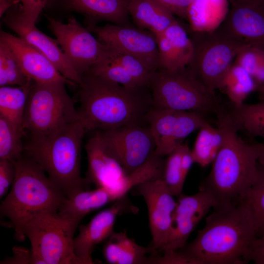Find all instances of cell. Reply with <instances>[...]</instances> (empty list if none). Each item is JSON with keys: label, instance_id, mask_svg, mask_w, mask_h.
<instances>
[{"label": "cell", "instance_id": "obj_9", "mask_svg": "<svg viewBox=\"0 0 264 264\" xmlns=\"http://www.w3.org/2000/svg\"><path fill=\"white\" fill-rule=\"evenodd\" d=\"M190 37L194 52L187 67L208 89L215 93L245 44L229 37L218 28L193 32Z\"/></svg>", "mask_w": 264, "mask_h": 264}, {"label": "cell", "instance_id": "obj_42", "mask_svg": "<svg viewBox=\"0 0 264 264\" xmlns=\"http://www.w3.org/2000/svg\"><path fill=\"white\" fill-rule=\"evenodd\" d=\"M49 0H32L30 10L24 19L29 23L35 24L41 12L46 6Z\"/></svg>", "mask_w": 264, "mask_h": 264}, {"label": "cell", "instance_id": "obj_37", "mask_svg": "<svg viewBox=\"0 0 264 264\" xmlns=\"http://www.w3.org/2000/svg\"><path fill=\"white\" fill-rule=\"evenodd\" d=\"M108 47V55L110 57L124 67L141 86H148L154 71L151 70L133 56L113 48Z\"/></svg>", "mask_w": 264, "mask_h": 264}, {"label": "cell", "instance_id": "obj_1", "mask_svg": "<svg viewBox=\"0 0 264 264\" xmlns=\"http://www.w3.org/2000/svg\"><path fill=\"white\" fill-rule=\"evenodd\" d=\"M79 120L86 132L112 130L145 122L153 106L148 87H129L91 74L78 86Z\"/></svg>", "mask_w": 264, "mask_h": 264}, {"label": "cell", "instance_id": "obj_8", "mask_svg": "<svg viewBox=\"0 0 264 264\" xmlns=\"http://www.w3.org/2000/svg\"><path fill=\"white\" fill-rule=\"evenodd\" d=\"M77 226L57 213L32 218L22 229L31 244V264H80L73 248Z\"/></svg>", "mask_w": 264, "mask_h": 264}, {"label": "cell", "instance_id": "obj_15", "mask_svg": "<svg viewBox=\"0 0 264 264\" xmlns=\"http://www.w3.org/2000/svg\"><path fill=\"white\" fill-rule=\"evenodd\" d=\"M22 11L20 4L10 8L4 14V23L20 38L44 54L65 78L78 86L82 77L66 58L57 40L40 31L35 24L28 23L23 18Z\"/></svg>", "mask_w": 264, "mask_h": 264}, {"label": "cell", "instance_id": "obj_47", "mask_svg": "<svg viewBox=\"0 0 264 264\" xmlns=\"http://www.w3.org/2000/svg\"><path fill=\"white\" fill-rule=\"evenodd\" d=\"M260 153L258 162L261 165L264 166V143H260Z\"/></svg>", "mask_w": 264, "mask_h": 264}, {"label": "cell", "instance_id": "obj_40", "mask_svg": "<svg viewBox=\"0 0 264 264\" xmlns=\"http://www.w3.org/2000/svg\"><path fill=\"white\" fill-rule=\"evenodd\" d=\"M247 260L256 264H264V236L256 237L249 249Z\"/></svg>", "mask_w": 264, "mask_h": 264}, {"label": "cell", "instance_id": "obj_14", "mask_svg": "<svg viewBox=\"0 0 264 264\" xmlns=\"http://www.w3.org/2000/svg\"><path fill=\"white\" fill-rule=\"evenodd\" d=\"M135 187L147 207L152 237L151 254H158L168 240L177 201L161 178L145 181Z\"/></svg>", "mask_w": 264, "mask_h": 264}, {"label": "cell", "instance_id": "obj_39", "mask_svg": "<svg viewBox=\"0 0 264 264\" xmlns=\"http://www.w3.org/2000/svg\"><path fill=\"white\" fill-rule=\"evenodd\" d=\"M174 15L182 19L189 18L190 9L196 0H153Z\"/></svg>", "mask_w": 264, "mask_h": 264}, {"label": "cell", "instance_id": "obj_21", "mask_svg": "<svg viewBox=\"0 0 264 264\" xmlns=\"http://www.w3.org/2000/svg\"><path fill=\"white\" fill-rule=\"evenodd\" d=\"M130 0H49L46 5L65 12L84 15L88 25L97 22L108 21L113 24L131 26L128 5Z\"/></svg>", "mask_w": 264, "mask_h": 264}, {"label": "cell", "instance_id": "obj_45", "mask_svg": "<svg viewBox=\"0 0 264 264\" xmlns=\"http://www.w3.org/2000/svg\"><path fill=\"white\" fill-rule=\"evenodd\" d=\"M21 0H2L0 1V17H1L10 8L18 4Z\"/></svg>", "mask_w": 264, "mask_h": 264}, {"label": "cell", "instance_id": "obj_4", "mask_svg": "<svg viewBox=\"0 0 264 264\" xmlns=\"http://www.w3.org/2000/svg\"><path fill=\"white\" fill-rule=\"evenodd\" d=\"M86 131L78 120L49 133L30 135L25 154L45 172L67 198L89 184L80 173L83 139Z\"/></svg>", "mask_w": 264, "mask_h": 264}, {"label": "cell", "instance_id": "obj_25", "mask_svg": "<svg viewBox=\"0 0 264 264\" xmlns=\"http://www.w3.org/2000/svg\"><path fill=\"white\" fill-rule=\"evenodd\" d=\"M128 11L137 28L155 36L176 20L173 13L153 0H130Z\"/></svg>", "mask_w": 264, "mask_h": 264}, {"label": "cell", "instance_id": "obj_34", "mask_svg": "<svg viewBox=\"0 0 264 264\" xmlns=\"http://www.w3.org/2000/svg\"><path fill=\"white\" fill-rule=\"evenodd\" d=\"M88 71L94 75L126 87H142L124 67L110 57L108 52L104 58L93 65Z\"/></svg>", "mask_w": 264, "mask_h": 264}, {"label": "cell", "instance_id": "obj_33", "mask_svg": "<svg viewBox=\"0 0 264 264\" xmlns=\"http://www.w3.org/2000/svg\"><path fill=\"white\" fill-rule=\"evenodd\" d=\"M234 63L243 67L258 86L264 83V48L245 44L237 54Z\"/></svg>", "mask_w": 264, "mask_h": 264}, {"label": "cell", "instance_id": "obj_10", "mask_svg": "<svg viewBox=\"0 0 264 264\" xmlns=\"http://www.w3.org/2000/svg\"><path fill=\"white\" fill-rule=\"evenodd\" d=\"M49 28L56 37L66 58L82 77L108 54V46L96 39L73 17L66 23L47 17Z\"/></svg>", "mask_w": 264, "mask_h": 264}, {"label": "cell", "instance_id": "obj_32", "mask_svg": "<svg viewBox=\"0 0 264 264\" xmlns=\"http://www.w3.org/2000/svg\"><path fill=\"white\" fill-rule=\"evenodd\" d=\"M30 80L11 50L0 41V86H22Z\"/></svg>", "mask_w": 264, "mask_h": 264}, {"label": "cell", "instance_id": "obj_5", "mask_svg": "<svg viewBox=\"0 0 264 264\" xmlns=\"http://www.w3.org/2000/svg\"><path fill=\"white\" fill-rule=\"evenodd\" d=\"M14 162L15 177L1 203L0 213L8 220L16 239L22 242L23 226L39 214L57 213L66 197L30 156L23 154Z\"/></svg>", "mask_w": 264, "mask_h": 264}, {"label": "cell", "instance_id": "obj_3", "mask_svg": "<svg viewBox=\"0 0 264 264\" xmlns=\"http://www.w3.org/2000/svg\"><path fill=\"white\" fill-rule=\"evenodd\" d=\"M257 237L253 218L245 199L214 209L196 238L179 251L191 264H243L248 262Z\"/></svg>", "mask_w": 264, "mask_h": 264}, {"label": "cell", "instance_id": "obj_38", "mask_svg": "<svg viewBox=\"0 0 264 264\" xmlns=\"http://www.w3.org/2000/svg\"><path fill=\"white\" fill-rule=\"evenodd\" d=\"M16 175L14 161L0 159V198L5 197L14 182Z\"/></svg>", "mask_w": 264, "mask_h": 264}, {"label": "cell", "instance_id": "obj_35", "mask_svg": "<svg viewBox=\"0 0 264 264\" xmlns=\"http://www.w3.org/2000/svg\"><path fill=\"white\" fill-rule=\"evenodd\" d=\"M185 143H183L168 154L164 165L162 180L171 194L178 197L181 194L185 180L181 167V160Z\"/></svg>", "mask_w": 264, "mask_h": 264}, {"label": "cell", "instance_id": "obj_19", "mask_svg": "<svg viewBox=\"0 0 264 264\" xmlns=\"http://www.w3.org/2000/svg\"><path fill=\"white\" fill-rule=\"evenodd\" d=\"M0 41L11 50L29 79L36 83L64 82L76 86L65 78L44 54L19 37L1 31Z\"/></svg>", "mask_w": 264, "mask_h": 264}, {"label": "cell", "instance_id": "obj_18", "mask_svg": "<svg viewBox=\"0 0 264 264\" xmlns=\"http://www.w3.org/2000/svg\"><path fill=\"white\" fill-rule=\"evenodd\" d=\"M88 168L85 179L96 187L115 191L128 173L97 131L87 142Z\"/></svg>", "mask_w": 264, "mask_h": 264}, {"label": "cell", "instance_id": "obj_23", "mask_svg": "<svg viewBox=\"0 0 264 264\" xmlns=\"http://www.w3.org/2000/svg\"><path fill=\"white\" fill-rule=\"evenodd\" d=\"M115 201L113 196L106 188L83 190L66 198L57 213L78 226L87 214Z\"/></svg>", "mask_w": 264, "mask_h": 264}, {"label": "cell", "instance_id": "obj_46", "mask_svg": "<svg viewBox=\"0 0 264 264\" xmlns=\"http://www.w3.org/2000/svg\"><path fill=\"white\" fill-rule=\"evenodd\" d=\"M22 3V13L26 16L28 13L31 4L32 0H21Z\"/></svg>", "mask_w": 264, "mask_h": 264}, {"label": "cell", "instance_id": "obj_11", "mask_svg": "<svg viewBox=\"0 0 264 264\" xmlns=\"http://www.w3.org/2000/svg\"><path fill=\"white\" fill-rule=\"evenodd\" d=\"M145 120L154 137L155 154L161 157L183 144L188 136L207 121L203 115L197 112L161 109L153 106Z\"/></svg>", "mask_w": 264, "mask_h": 264}, {"label": "cell", "instance_id": "obj_26", "mask_svg": "<svg viewBox=\"0 0 264 264\" xmlns=\"http://www.w3.org/2000/svg\"><path fill=\"white\" fill-rule=\"evenodd\" d=\"M226 110L239 131L264 139V102L239 105L231 104Z\"/></svg>", "mask_w": 264, "mask_h": 264}, {"label": "cell", "instance_id": "obj_22", "mask_svg": "<svg viewBox=\"0 0 264 264\" xmlns=\"http://www.w3.org/2000/svg\"><path fill=\"white\" fill-rule=\"evenodd\" d=\"M159 68L169 71L184 68L189 64L194 46L186 29L176 20L163 33L155 36Z\"/></svg>", "mask_w": 264, "mask_h": 264}, {"label": "cell", "instance_id": "obj_16", "mask_svg": "<svg viewBox=\"0 0 264 264\" xmlns=\"http://www.w3.org/2000/svg\"><path fill=\"white\" fill-rule=\"evenodd\" d=\"M127 195L116 200L109 208L97 213L86 224L80 226L79 233L74 238V253L80 264H92V253L95 247L106 241L114 232L118 216L127 213H136Z\"/></svg>", "mask_w": 264, "mask_h": 264}, {"label": "cell", "instance_id": "obj_30", "mask_svg": "<svg viewBox=\"0 0 264 264\" xmlns=\"http://www.w3.org/2000/svg\"><path fill=\"white\" fill-rule=\"evenodd\" d=\"M164 161L162 157L154 154L143 164L128 174L115 191L116 199L127 195L132 188L150 180L162 177Z\"/></svg>", "mask_w": 264, "mask_h": 264}, {"label": "cell", "instance_id": "obj_27", "mask_svg": "<svg viewBox=\"0 0 264 264\" xmlns=\"http://www.w3.org/2000/svg\"><path fill=\"white\" fill-rule=\"evenodd\" d=\"M198 131L191 154L194 163L205 167L212 163L220 150L223 131L220 126L214 127L207 121Z\"/></svg>", "mask_w": 264, "mask_h": 264}, {"label": "cell", "instance_id": "obj_31", "mask_svg": "<svg viewBox=\"0 0 264 264\" xmlns=\"http://www.w3.org/2000/svg\"><path fill=\"white\" fill-rule=\"evenodd\" d=\"M25 135L22 129L0 115V159L20 158L24 151L22 137Z\"/></svg>", "mask_w": 264, "mask_h": 264}, {"label": "cell", "instance_id": "obj_2", "mask_svg": "<svg viewBox=\"0 0 264 264\" xmlns=\"http://www.w3.org/2000/svg\"><path fill=\"white\" fill-rule=\"evenodd\" d=\"M223 131L222 145L199 186L212 198L214 209L226 207L245 199L258 173L260 143L242 140L226 110L216 114Z\"/></svg>", "mask_w": 264, "mask_h": 264}, {"label": "cell", "instance_id": "obj_29", "mask_svg": "<svg viewBox=\"0 0 264 264\" xmlns=\"http://www.w3.org/2000/svg\"><path fill=\"white\" fill-rule=\"evenodd\" d=\"M34 82L30 80L23 86H6L0 88V115L22 130L23 113L28 94Z\"/></svg>", "mask_w": 264, "mask_h": 264}, {"label": "cell", "instance_id": "obj_36", "mask_svg": "<svg viewBox=\"0 0 264 264\" xmlns=\"http://www.w3.org/2000/svg\"><path fill=\"white\" fill-rule=\"evenodd\" d=\"M245 200L253 218L257 237L264 236V166L259 162L257 179Z\"/></svg>", "mask_w": 264, "mask_h": 264}, {"label": "cell", "instance_id": "obj_41", "mask_svg": "<svg viewBox=\"0 0 264 264\" xmlns=\"http://www.w3.org/2000/svg\"><path fill=\"white\" fill-rule=\"evenodd\" d=\"M11 257L5 259L0 264H31V251L26 248L16 246L13 247Z\"/></svg>", "mask_w": 264, "mask_h": 264}, {"label": "cell", "instance_id": "obj_48", "mask_svg": "<svg viewBox=\"0 0 264 264\" xmlns=\"http://www.w3.org/2000/svg\"><path fill=\"white\" fill-rule=\"evenodd\" d=\"M257 90L260 101L264 102V83L259 86Z\"/></svg>", "mask_w": 264, "mask_h": 264}, {"label": "cell", "instance_id": "obj_49", "mask_svg": "<svg viewBox=\"0 0 264 264\" xmlns=\"http://www.w3.org/2000/svg\"><path fill=\"white\" fill-rule=\"evenodd\" d=\"M1 0H0V1H1Z\"/></svg>", "mask_w": 264, "mask_h": 264}, {"label": "cell", "instance_id": "obj_28", "mask_svg": "<svg viewBox=\"0 0 264 264\" xmlns=\"http://www.w3.org/2000/svg\"><path fill=\"white\" fill-rule=\"evenodd\" d=\"M257 88L251 76L243 67L233 63L218 89L226 96L230 104L239 105L244 103L249 94Z\"/></svg>", "mask_w": 264, "mask_h": 264}, {"label": "cell", "instance_id": "obj_43", "mask_svg": "<svg viewBox=\"0 0 264 264\" xmlns=\"http://www.w3.org/2000/svg\"><path fill=\"white\" fill-rule=\"evenodd\" d=\"M194 163L191 150L190 149L187 143H185L181 160V167L182 175L183 179L185 181L190 169Z\"/></svg>", "mask_w": 264, "mask_h": 264}, {"label": "cell", "instance_id": "obj_12", "mask_svg": "<svg viewBox=\"0 0 264 264\" xmlns=\"http://www.w3.org/2000/svg\"><path fill=\"white\" fill-rule=\"evenodd\" d=\"M97 131L128 174L145 163L155 153L154 137L145 121Z\"/></svg>", "mask_w": 264, "mask_h": 264}, {"label": "cell", "instance_id": "obj_7", "mask_svg": "<svg viewBox=\"0 0 264 264\" xmlns=\"http://www.w3.org/2000/svg\"><path fill=\"white\" fill-rule=\"evenodd\" d=\"M64 82H34L28 94L22 129L30 135H44L79 120L75 100Z\"/></svg>", "mask_w": 264, "mask_h": 264}, {"label": "cell", "instance_id": "obj_44", "mask_svg": "<svg viewBox=\"0 0 264 264\" xmlns=\"http://www.w3.org/2000/svg\"><path fill=\"white\" fill-rule=\"evenodd\" d=\"M231 5H249L264 7V0H229Z\"/></svg>", "mask_w": 264, "mask_h": 264}, {"label": "cell", "instance_id": "obj_20", "mask_svg": "<svg viewBox=\"0 0 264 264\" xmlns=\"http://www.w3.org/2000/svg\"><path fill=\"white\" fill-rule=\"evenodd\" d=\"M217 28L229 37L242 44L264 48V7L231 5Z\"/></svg>", "mask_w": 264, "mask_h": 264}, {"label": "cell", "instance_id": "obj_6", "mask_svg": "<svg viewBox=\"0 0 264 264\" xmlns=\"http://www.w3.org/2000/svg\"><path fill=\"white\" fill-rule=\"evenodd\" d=\"M148 88L153 107L216 115L222 108L215 93L208 89L187 66L175 71L158 69L152 74Z\"/></svg>", "mask_w": 264, "mask_h": 264}, {"label": "cell", "instance_id": "obj_24", "mask_svg": "<svg viewBox=\"0 0 264 264\" xmlns=\"http://www.w3.org/2000/svg\"><path fill=\"white\" fill-rule=\"evenodd\" d=\"M152 252L150 246L138 244L128 236L126 231H114L106 240L103 249L104 259L110 264H148L147 255Z\"/></svg>", "mask_w": 264, "mask_h": 264}, {"label": "cell", "instance_id": "obj_17", "mask_svg": "<svg viewBox=\"0 0 264 264\" xmlns=\"http://www.w3.org/2000/svg\"><path fill=\"white\" fill-rule=\"evenodd\" d=\"M170 232L160 252L163 253L183 248L192 232L207 214L215 203L211 196L199 189L192 195H180L176 200Z\"/></svg>", "mask_w": 264, "mask_h": 264}, {"label": "cell", "instance_id": "obj_13", "mask_svg": "<svg viewBox=\"0 0 264 264\" xmlns=\"http://www.w3.org/2000/svg\"><path fill=\"white\" fill-rule=\"evenodd\" d=\"M87 28L107 46L133 56L152 71L159 68L156 38L151 32L115 24H90Z\"/></svg>", "mask_w": 264, "mask_h": 264}]
</instances>
